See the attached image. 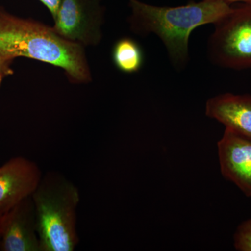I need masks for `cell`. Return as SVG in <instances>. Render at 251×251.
<instances>
[{"label":"cell","mask_w":251,"mask_h":251,"mask_svg":"<svg viewBox=\"0 0 251 251\" xmlns=\"http://www.w3.org/2000/svg\"><path fill=\"white\" fill-rule=\"evenodd\" d=\"M41 177L39 166L24 157L11 158L0 166V214L30 197Z\"/></svg>","instance_id":"7"},{"label":"cell","mask_w":251,"mask_h":251,"mask_svg":"<svg viewBox=\"0 0 251 251\" xmlns=\"http://www.w3.org/2000/svg\"><path fill=\"white\" fill-rule=\"evenodd\" d=\"M2 216L1 214H0V227H1V218H2Z\"/></svg>","instance_id":"15"},{"label":"cell","mask_w":251,"mask_h":251,"mask_svg":"<svg viewBox=\"0 0 251 251\" xmlns=\"http://www.w3.org/2000/svg\"><path fill=\"white\" fill-rule=\"evenodd\" d=\"M234 247L239 251H251V218L238 226L234 234Z\"/></svg>","instance_id":"11"},{"label":"cell","mask_w":251,"mask_h":251,"mask_svg":"<svg viewBox=\"0 0 251 251\" xmlns=\"http://www.w3.org/2000/svg\"><path fill=\"white\" fill-rule=\"evenodd\" d=\"M130 30L139 36L159 38L173 67L182 70L189 62V39L196 28L214 24L233 7L224 0L191 1L179 6H158L128 0Z\"/></svg>","instance_id":"1"},{"label":"cell","mask_w":251,"mask_h":251,"mask_svg":"<svg viewBox=\"0 0 251 251\" xmlns=\"http://www.w3.org/2000/svg\"><path fill=\"white\" fill-rule=\"evenodd\" d=\"M214 25L207 42L211 62L234 70L251 68V4L233 7Z\"/></svg>","instance_id":"4"},{"label":"cell","mask_w":251,"mask_h":251,"mask_svg":"<svg viewBox=\"0 0 251 251\" xmlns=\"http://www.w3.org/2000/svg\"><path fill=\"white\" fill-rule=\"evenodd\" d=\"M39 1L47 8L54 19L57 12H58L61 0H39Z\"/></svg>","instance_id":"13"},{"label":"cell","mask_w":251,"mask_h":251,"mask_svg":"<svg viewBox=\"0 0 251 251\" xmlns=\"http://www.w3.org/2000/svg\"><path fill=\"white\" fill-rule=\"evenodd\" d=\"M205 115L222 124L226 129L251 139V95L219 94L208 99Z\"/></svg>","instance_id":"9"},{"label":"cell","mask_w":251,"mask_h":251,"mask_svg":"<svg viewBox=\"0 0 251 251\" xmlns=\"http://www.w3.org/2000/svg\"><path fill=\"white\" fill-rule=\"evenodd\" d=\"M221 174L251 198V139L225 130L217 143Z\"/></svg>","instance_id":"8"},{"label":"cell","mask_w":251,"mask_h":251,"mask_svg":"<svg viewBox=\"0 0 251 251\" xmlns=\"http://www.w3.org/2000/svg\"><path fill=\"white\" fill-rule=\"evenodd\" d=\"M4 59V58H2V57H0V60H1V59Z\"/></svg>","instance_id":"16"},{"label":"cell","mask_w":251,"mask_h":251,"mask_svg":"<svg viewBox=\"0 0 251 251\" xmlns=\"http://www.w3.org/2000/svg\"><path fill=\"white\" fill-rule=\"evenodd\" d=\"M0 57H25L63 69L71 82L92 80L85 47L59 36L52 27L18 17L0 7Z\"/></svg>","instance_id":"2"},{"label":"cell","mask_w":251,"mask_h":251,"mask_svg":"<svg viewBox=\"0 0 251 251\" xmlns=\"http://www.w3.org/2000/svg\"><path fill=\"white\" fill-rule=\"evenodd\" d=\"M0 250L41 251L32 198L23 200L1 218Z\"/></svg>","instance_id":"6"},{"label":"cell","mask_w":251,"mask_h":251,"mask_svg":"<svg viewBox=\"0 0 251 251\" xmlns=\"http://www.w3.org/2000/svg\"><path fill=\"white\" fill-rule=\"evenodd\" d=\"M229 4L232 3H240V4H251V0H224Z\"/></svg>","instance_id":"14"},{"label":"cell","mask_w":251,"mask_h":251,"mask_svg":"<svg viewBox=\"0 0 251 251\" xmlns=\"http://www.w3.org/2000/svg\"><path fill=\"white\" fill-rule=\"evenodd\" d=\"M115 67L125 74L138 72L144 64V54L139 44L130 38H122L112 49Z\"/></svg>","instance_id":"10"},{"label":"cell","mask_w":251,"mask_h":251,"mask_svg":"<svg viewBox=\"0 0 251 251\" xmlns=\"http://www.w3.org/2000/svg\"><path fill=\"white\" fill-rule=\"evenodd\" d=\"M12 60L3 59L0 60V85L4 80V77L12 75L13 72L11 65Z\"/></svg>","instance_id":"12"},{"label":"cell","mask_w":251,"mask_h":251,"mask_svg":"<svg viewBox=\"0 0 251 251\" xmlns=\"http://www.w3.org/2000/svg\"><path fill=\"white\" fill-rule=\"evenodd\" d=\"M103 0H61L54 18V30L83 47L97 46L103 36Z\"/></svg>","instance_id":"5"},{"label":"cell","mask_w":251,"mask_h":251,"mask_svg":"<svg viewBox=\"0 0 251 251\" xmlns=\"http://www.w3.org/2000/svg\"><path fill=\"white\" fill-rule=\"evenodd\" d=\"M41 251H73L78 244V188L57 173L42 176L31 195Z\"/></svg>","instance_id":"3"}]
</instances>
